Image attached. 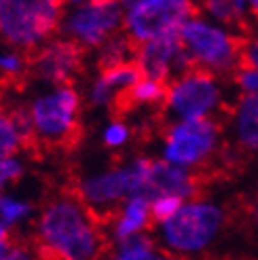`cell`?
Listing matches in <instances>:
<instances>
[{"label":"cell","mask_w":258,"mask_h":260,"mask_svg":"<svg viewBox=\"0 0 258 260\" xmlns=\"http://www.w3.org/2000/svg\"><path fill=\"white\" fill-rule=\"evenodd\" d=\"M36 260H104L110 254L108 229L70 190L53 194L36 220Z\"/></svg>","instance_id":"6da1fadb"},{"label":"cell","mask_w":258,"mask_h":260,"mask_svg":"<svg viewBox=\"0 0 258 260\" xmlns=\"http://www.w3.org/2000/svg\"><path fill=\"white\" fill-rule=\"evenodd\" d=\"M81 93L74 85L45 87L25 104L30 150H70L81 138Z\"/></svg>","instance_id":"7a4b0ae2"},{"label":"cell","mask_w":258,"mask_h":260,"mask_svg":"<svg viewBox=\"0 0 258 260\" xmlns=\"http://www.w3.org/2000/svg\"><path fill=\"white\" fill-rule=\"evenodd\" d=\"M178 34L190 68L205 70L218 79L235 76L241 68L243 38L233 30L218 25L208 17L192 15Z\"/></svg>","instance_id":"3957f363"},{"label":"cell","mask_w":258,"mask_h":260,"mask_svg":"<svg viewBox=\"0 0 258 260\" xmlns=\"http://www.w3.org/2000/svg\"><path fill=\"white\" fill-rule=\"evenodd\" d=\"M61 0H0V38L32 55L61 28Z\"/></svg>","instance_id":"277c9868"},{"label":"cell","mask_w":258,"mask_h":260,"mask_svg":"<svg viewBox=\"0 0 258 260\" xmlns=\"http://www.w3.org/2000/svg\"><path fill=\"white\" fill-rule=\"evenodd\" d=\"M222 136L220 119L167 123L161 134V159L205 178V167L222 154Z\"/></svg>","instance_id":"5b68a950"},{"label":"cell","mask_w":258,"mask_h":260,"mask_svg":"<svg viewBox=\"0 0 258 260\" xmlns=\"http://www.w3.org/2000/svg\"><path fill=\"white\" fill-rule=\"evenodd\" d=\"M224 93L220 79L205 70L188 68L167 83L163 116L174 121L218 119L222 110Z\"/></svg>","instance_id":"8992f818"},{"label":"cell","mask_w":258,"mask_h":260,"mask_svg":"<svg viewBox=\"0 0 258 260\" xmlns=\"http://www.w3.org/2000/svg\"><path fill=\"white\" fill-rule=\"evenodd\" d=\"M123 23L125 9L121 0H85L63 13L59 32L85 51H98L119 30L123 32Z\"/></svg>","instance_id":"52a82bcc"},{"label":"cell","mask_w":258,"mask_h":260,"mask_svg":"<svg viewBox=\"0 0 258 260\" xmlns=\"http://www.w3.org/2000/svg\"><path fill=\"white\" fill-rule=\"evenodd\" d=\"M222 224V207L210 201L195 199L190 203H184L174 218L159 224V233L167 250L199 252L214 241Z\"/></svg>","instance_id":"ba28073f"},{"label":"cell","mask_w":258,"mask_h":260,"mask_svg":"<svg viewBox=\"0 0 258 260\" xmlns=\"http://www.w3.org/2000/svg\"><path fill=\"white\" fill-rule=\"evenodd\" d=\"M192 15H197L195 0H142L125 9L123 32L136 45H144L159 36L180 32Z\"/></svg>","instance_id":"9c48e42d"},{"label":"cell","mask_w":258,"mask_h":260,"mask_svg":"<svg viewBox=\"0 0 258 260\" xmlns=\"http://www.w3.org/2000/svg\"><path fill=\"white\" fill-rule=\"evenodd\" d=\"M87 51L68 38H51L30 55V79L45 87L72 85L85 68Z\"/></svg>","instance_id":"30bf717a"},{"label":"cell","mask_w":258,"mask_h":260,"mask_svg":"<svg viewBox=\"0 0 258 260\" xmlns=\"http://www.w3.org/2000/svg\"><path fill=\"white\" fill-rule=\"evenodd\" d=\"M136 63L142 76L161 83H170L190 68L178 32L159 36L144 45H138Z\"/></svg>","instance_id":"8fae6325"},{"label":"cell","mask_w":258,"mask_h":260,"mask_svg":"<svg viewBox=\"0 0 258 260\" xmlns=\"http://www.w3.org/2000/svg\"><path fill=\"white\" fill-rule=\"evenodd\" d=\"M203 176L197 172H188L176 167L163 159H152L144 190L140 197L157 199V197H180V199H197L201 192Z\"/></svg>","instance_id":"7c38bea8"},{"label":"cell","mask_w":258,"mask_h":260,"mask_svg":"<svg viewBox=\"0 0 258 260\" xmlns=\"http://www.w3.org/2000/svg\"><path fill=\"white\" fill-rule=\"evenodd\" d=\"M142 79V72L138 63H121L108 70H100L98 76L91 81L87 91V102L93 108H112L117 112L121 108L123 100L129 95L138 81Z\"/></svg>","instance_id":"4fadbf2b"},{"label":"cell","mask_w":258,"mask_h":260,"mask_svg":"<svg viewBox=\"0 0 258 260\" xmlns=\"http://www.w3.org/2000/svg\"><path fill=\"white\" fill-rule=\"evenodd\" d=\"M231 129L239 150L258 152V93H241L231 110Z\"/></svg>","instance_id":"5bb4252c"},{"label":"cell","mask_w":258,"mask_h":260,"mask_svg":"<svg viewBox=\"0 0 258 260\" xmlns=\"http://www.w3.org/2000/svg\"><path fill=\"white\" fill-rule=\"evenodd\" d=\"M30 146L28 119L23 106H7L0 102V159L15 157V152Z\"/></svg>","instance_id":"9a60e30c"},{"label":"cell","mask_w":258,"mask_h":260,"mask_svg":"<svg viewBox=\"0 0 258 260\" xmlns=\"http://www.w3.org/2000/svg\"><path fill=\"white\" fill-rule=\"evenodd\" d=\"M152 226V210H150V199L146 197H129L121 210L117 212L114 220L110 222V231L117 241L129 239L140 235L144 229Z\"/></svg>","instance_id":"2e32d148"},{"label":"cell","mask_w":258,"mask_h":260,"mask_svg":"<svg viewBox=\"0 0 258 260\" xmlns=\"http://www.w3.org/2000/svg\"><path fill=\"white\" fill-rule=\"evenodd\" d=\"M199 9L210 21L224 25L235 34L250 30L248 0H199Z\"/></svg>","instance_id":"e0dca14e"},{"label":"cell","mask_w":258,"mask_h":260,"mask_svg":"<svg viewBox=\"0 0 258 260\" xmlns=\"http://www.w3.org/2000/svg\"><path fill=\"white\" fill-rule=\"evenodd\" d=\"M136 53H138V45L125 32H119L95 51V68L100 72L121 66V63H132L136 61Z\"/></svg>","instance_id":"ac0fdd59"},{"label":"cell","mask_w":258,"mask_h":260,"mask_svg":"<svg viewBox=\"0 0 258 260\" xmlns=\"http://www.w3.org/2000/svg\"><path fill=\"white\" fill-rule=\"evenodd\" d=\"M112 260H182V258H174L167 252H161L157 248V243L152 241L148 235H136L119 241L117 254Z\"/></svg>","instance_id":"d6986e66"},{"label":"cell","mask_w":258,"mask_h":260,"mask_svg":"<svg viewBox=\"0 0 258 260\" xmlns=\"http://www.w3.org/2000/svg\"><path fill=\"white\" fill-rule=\"evenodd\" d=\"M30 79V55L13 47H0V81L21 83Z\"/></svg>","instance_id":"ffe728a7"},{"label":"cell","mask_w":258,"mask_h":260,"mask_svg":"<svg viewBox=\"0 0 258 260\" xmlns=\"http://www.w3.org/2000/svg\"><path fill=\"white\" fill-rule=\"evenodd\" d=\"M32 214V205L23 199L0 194V241H11V229Z\"/></svg>","instance_id":"44dd1931"},{"label":"cell","mask_w":258,"mask_h":260,"mask_svg":"<svg viewBox=\"0 0 258 260\" xmlns=\"http://www.w3.org/2000/svg\"><path fill=\"white\" fill-rule=\"evenodd\" d=\"M132 138H134V129L123 116H114L112 121L106 123L104 132H102V142H104V146L110 150H119V148L127 146Z\"/></svg>","instance_id":"7402d4cb"},{"label":"cell","mask_w":258,"mask_h":260,"mask_svg":"<svg viewBox=\"0 0 258 260\" xmlns=\"http://www.w3.org/2000/svg\"><path fill=\"white\" fill-rule=\"evenodd\" d=\"M184 205V199L180 197H157L150 201V210H152V224H163L170 218H174L180 207Z\"/></svg>","instance_id":"603a6c76"},{"label":"cell","mask_w":258,"mask_h":260,"mask_svg":"<svg viewBox=\"0 0 258 260\" xmlns=\"http://www.w3.org/2000/svg\"><path fill=\"white\" fill-rule=\"evenodd\" d=\"M25 167L21 163V159L17 157H7V159H0V194L9 184H15V182L23 176Z\"/></svg>","instance_id":"cb8c5ba5"},{"label":"cell","mask_w":258,"mask_h":260,"mask_svg":"<svg viewBox=\"0 0 258 260\" xmlns=\"http://www.w3.org/2000/svg\"><path fill=\"white\" fill-rule=\"evenodd\" d=\"M241 66L243 68H256L258 70V32L243 38Z\"/></svg>","instance_id":"d4e9b609"},{"label":"cell","mask_w":258,"mask_h":260,"mask_svg":"<svg viewBox=\"0 0 258 260\" xmlns=\"http://www.w3.org/2000/svg\"><path fill=\"white\" fill-rule=\"evenodd\" d=\"M241 216L250 226L258 229V190L241 201Z\"/></svg>","instance_id":"484cf974"},{"label":"cell","mask_w":258,"mask_h":260,"mask_svg":"<svg viewBox=\"0 0 258 260\" xmlns=\"http://www.w3.org/2000/svg\"><path fill=\"white\" fill-rule=\"evenodd\" d=\"M5 260H36L32 243H25V241H19V239L11 241V250H9Z\"/></svg>","instance_id":"4316f807"},{"label":"cell","mask_w":258,"mask_h":260,"mask_svg":"<svg viewBox=\"0 0 258 260\" xmlns=\"http://www.w3.org/2000/svg\"><path fill=\"white\" fill-rule=\"evenodd\" d=\"M248 9H250V17H252V21L258 23V0H248Z\"/></svg>","instance_id":"83f0119b"},{"label":"cell","mask_w":258,"mask_h":260,"mask_svg":"<svg viewBox=\"0 0 258 260\" xmlns=\"http://www.w3.org/2000/svg\"><path fill=\"white\" fill-rule=\"evenodd\" d=\"M11 250V241H0V260H5Z\"/></svg>","instance_id":"f1b7e54d"},{"label":"cell","mask_w":258,"mask_h":260,"mask_svg":"<svg viewBox=\"0 0 258 260\" xmlns=\"http://www.w3.org/2000/svg\"><path fill=\"white\" fill-rule=\"evenodd\" d=\"M138 3H142V0H121V5H123V9H129V7H134V5H138Z\"/></svg>","instance_id":"f546056e"},{"label":"cell","mask_w":258,"mask_h":260,"mask_svg":"<svg viewBox=\"0 0 258 260\" xmlns=\"http://www.w3.org/2000/svg\"><path fill=\"white\" fill-rule=\"evenodd\" d=\"M63 5H70V7H76V5H83L85 0H61Z\"/></svg>","instance_id":"4dcf8cb0"}]
</instances>
